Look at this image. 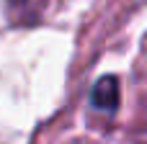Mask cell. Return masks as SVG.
<instances>
[{"label": "cell", "instance_id": "obj_1", "mask_svg": "<svg viewBox=\"0 0 147 144\" xmlns=\"http://www.w3.org/2000/svg\"><path fill=\"white\" fill-rule=\"evenodd\" d=\"M90 100H93V106L96 108H101V111H114L116 108V103H119V85H116V77H101L98 82H96V88H93V93H90Z\"/></svg>", "mask_w": 147, "mask_h": 144}]
</instances>
